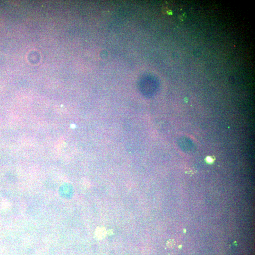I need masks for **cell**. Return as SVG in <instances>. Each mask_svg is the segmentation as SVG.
Returning <instances> with one entry per match:
<instances>
[{"instance_id":"obj_1","label":"cell","mask_w":255,"mask_h":255,"mask_svg":"<svg viewBox=\"0 0 255 255\" xmlns=\"http://www.w3.org/2000/svg\"><path fill=\"white\" fill-rule=\"evenodd\" d=\"M166 244H167L168 247H169V248H173L174 246V245H175V242H174V241L173 240H170L167 241Z\"/></svg>"},{"instance_id":"obj_2","label":"cell","mask_w":255,"mask_h":255,"mask_svg":"<svg viewBox=\"0 0 255 255\" xmlns=\"http://www.w3.org/2000/svg\"><path fill=\"white\" fill-rule=\"evenodd\" d=\"M212 159H211V158L208 157V162H212Z\"/></svg>"}]
</instances>
